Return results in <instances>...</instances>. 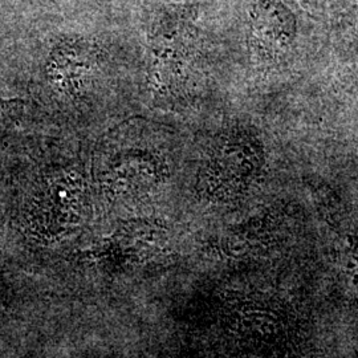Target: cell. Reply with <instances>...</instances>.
<instances>
[{
    "label": "cell",
    "instance_id": "5",
    "mask_svg": "<svg viewBox=\"0 0 358 358\" xmlns=\"http://www.w3.org/2000/svg\"><path fill=\"white\" fill-rule=\"evenodd\" d=\"M250 43L254 55L273 63L288 51L296 36L294 15L280 0L251 1Z\"/></svg>",
    "mask_w": 358,
    "mask_h": 358
},
{
    "label": "cell",
    "instance_id": "4",
    "mask_svg": "<svg viewBox=\"0 0 358 358\" xmlns=\"http://www.w3.org/2000/svg\"><path fill=\"white\" fill-rule=\"evenodd\" d=\"M100 53L93 43L81 38H63L52 48L45 76L59 93L71 99L87 94L97 76Z\"/></svg>",
    "mask_w": 358,
    "mask_h": 358
},
{
    "label": "cell",
    "instance_id": "1",
    "mask_svg": "<svg viewBox=\"0 0 358 358\" xmlns=\"http://www.w3.org/2000/svg\"><path fill=\"white\" fill-rule=\"evenodd\" d=\"M93 167L96 177L110 187L154 185L167 176L165 149L154 141L149 129L137 122H124L99 142Z\"/></svg>",
    "mask_w": 358,
    "mask_h": 358
},
{
    "label": "cell",
    "instance_id": "6",
    "mask_svg": "<svg viewBox=\"0 0 358 358\" xmlns=\"http://www.w3.org/2000/svg\"><path fill=\"white\" fill-rule=\"evenodd\" d=\"M22 100H7V99H0V121L8 118L10 115L17 112V109L22 105Z\"/></svg>",
    "mask_w": 358,
    "mask_h": 358
},
{
    "label": "cell",
    "instance_id": "3",
    "mask_svg": "<svg viewBox=\"0 0 358 358\" xmlns=\"http://www.w3.org/2000/svg\"><path fill=\"white\" fill-rule=\"evenodd\" d=\"M266 165L263 142L250 128L232 127L217 134L201 166L199 178L214 194L239 192L260 177Z\"/></svg>",
    "mask_w": 358,
    "mask_h": 358
},
{
    "label": "cell",
    "instance_id": "2",
    "mask_svg": "<svg viewBox=\"0 0 358 358\" xmlns=\"http://www.w3.org/2000/svg\"><path fill=\"white\" fill-rule=\"evenodd\" d=\"M195 10L186 4L165 7L154 17L148 36V81L166 97L178 92L192 64L195 44Z\"/></svg>",
    "mask_w": 358,
    "mask_h": 358
}]
</instances>
